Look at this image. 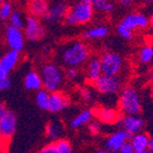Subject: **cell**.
Masks as SVG:
<instances>
[{
  "instance_id": "ab89813d",
  "label": "cell",
  "mask_w": 153,
  "mask_h": 153,
  "mask_svg": "<svg viewBox=\"0 0 153 153\" xmlns=\"http://www.w3.org/2000/svg\"><path fill=\"white\" fill-rule=\"evenodd\" d=\"M7 76H9V72L0 64V78H4Z\"/></svg>"
},
{
  "instance_id": "8d00e7d4",
  "label": "cell",
  "mask_w": 153,
  "mask_h": 153,
  "mask_svg": "<svg viewBox=\"0 0 153 153\" xmlns=\"http://www.w3.org/2000/svg\"><path fill=\"white\" fill-rule=\"evenodd\" d=\"M8 147H9V141L0 139V153L7 152L8 151Z\"/></svg>"
},
{
  "instance_id": "d6986e66",
  "label": "cell",
  "mask_w": 153,
  "mask_h": 153,
  "mask_svg": "<svg viewBox=\"0 0 153 153\" xmlns=\"http://www.w3.org/2000/svg\"><path fill=\"white\" fill-rule=\"evenodd\" d=\"M45 134L47 136V138L51 139V141L58 140V139L62 138V136L64 134V128L61 121H49L45 128Z\"/></svg>"
},
{
  "instance_id": "cb8c5ba5",
  "label": "cell",
  "mask_w": 153,
  "mask_h": 153,
  "mask_svg": "<svg viewBox=\"0 0 153 153\" xmlns=\"http://www.w3.org/2000/svg\"><path fill=\"white\" fill-rule=\"evenodd\" d=\"M108 33H109V30H108L107 26L99 25L85 31L82 33V39L85 40H102L108 36Z\"/></svg>"
},
{
  "instance_id": "ee69618b",
  "label": "cell",
  "mask_w": 153,
  "mask_h": 153,
  "mask_svg": "<svg viewBox=\"0 0 153 153\" xmlns=\"http://www.w3.org/2000/svg\"><path fill=\"white\" fill-rule=\"evenodd\" d=\"M3 1H4V0H0V7H1V4H2Z\"/></svg>"
},
{
  "instance_id": "7a4b0ae2",
  "label": "cell",
  "mask_w": 153,
  "mask_h": 153,
  "mask_svg": "<svg viewBox=\"0 0 153 153\" xmlns=\"http://www.w3.org/2000/svg\"><path fill=\"white\" fill-rule=\"evenodd\" d=\"M41 77L43 88L49 92L59 91L65 80V73L55 63H46L41 68Z\"/></svg>"
},
{
  "instance_id": "9c48e42d",
  "label": "cell",
  "mask_w": 153,
  "mask_h": 153,
  "mask_svg": "<svg viewBox=\"0 0 153 153\" xmlns=\"http://www.w3.org/2000/svg\"><path fill=\"white\" fill-rule=\"evenodd\" d=\"M116 124L118 128L125 130L131 135L141 132L145 128V121L139 115H124V117H121Z\"/></svg>"
},
{
  "instance_id": "8992f818",
  "label": "cell",
  "mask_w": 153,
  "mask_h": 153,
  "mask_svg": "<svg viewBox=\"0 0 153 153\" xmlns=\"http://www.w3.org/2000/svg\"><path fill=\"white\" fill-rule=\"evenodd\" d=\"M70 11L76 17L78 25H86V24L90 23L93 18V15H94L93 4L86 2L84 0H79V1L75 2L70 8Z\"/></svg>"
},
{
  "instance_id": "4dcf8cb0",
  "label": "cell",
  "mask_w": 153,
  "mask_h": 153,
  "mask_svg": "<svg viewBox=\"0 0 153 153\" xmlns=\"http://www.w3.org/2000/svg\"><path fill=\"white\" fill-rule=\"evenodd\" d=\"M102 124L100 121H90L88 123V131L92 136H97L102 132Z\"/></svg>"
},
{
  "instance_id": "74e56055",
  "label": "cell",
  "mask_w": 153,
  "mask_h": 153,
  "mask_svg": "<svg viewBox=\"0 0 153 153\" xmlns=\"http://www.w3.org/2000/svg\"><path fill=\"white\" fill-rule=\"evenodd\" d=\"M133 2H134V0H119V4L122 8H130Z\"/></svg>"
},
{
  "instance_id": "52a82bcc",
  "label": "cell",
  "mask_w": 153,
  "mask_h": 153,
  "mask_svg": "<svg viewBox=\"0 0 153 153\" xmlns=\"http://www.w3.org/2000/svg\"><path fill=\"white\" fill-rule=\"evenodd\" d=\"M17 126V117L12 110L9 109L0 118V139L9 141L15 134Z\"/></svg>"
},
{
  "instance_id": "b9f144b4",
  "label": "cell",
  "mask_w": 153,
  "mask_h": 153,
  "mask_svg": "<svg viewBox=\"0 0 153 153\" xmlns=\"http://www.w3.org/2000/svg\"><path fill=\"white\" fill-rule=\"evenodd\" d=\"M149 26L153 29V13H152V15L150 16V18H149Z\"/></svg>"
},
{
  "instance_id": "ffe728a7",
  "label": "cell",
  "mask_w": 153,
  "mask_h": 153,
  "mask_svg": "<svg viewBox=\"0 0 153 153\" xmlns=\"http://www.w3.org/2000/svg\"><path fill=\"white\" fill-rule=\"evenodd\" d=\"M24 86L29 91H38L43 88L41 74H39L36 71H30L26 74L24 78Z\"/></svg>"
},
{
  "instance_id": "60d3db41",
  "label": "cell",
  "mask_w": 153,
  "mask_h": 153,
  "mask_svg": "<svg viewBox=\"0 0 153 153\" xmlns=\"http://www.w3.org/2000/svg\"><path fill=\"white\" fill-rule=\"evenodd\" d=\"M148 152L150 153H153V139H151L149 140V143H148Z\"/></svg>"
},
{
  "instance_id": "44dd1931",
  "label": "cell",
  "mask_w": 153,
  "mask_h": 153,
  "mask_svg": "<svg viewBox=\"0 0 153 153\" xmlns=\"http://www.w3.org/2000/svg\"><path fill=\"white\" fill-rule=\"evenodd\" d=\"M87 63V79L88 82H94L97 77H100L103 74L102 66H101V60L100 57H92L88 59Z\"/></svg>"
},
{
  "instance_id": "277c9868",
  "label": "cell",
  "mask_w": 153,
  "mask_h": 153,
  "mask_svg": "<svg viewBox=\"0 0 153 153\" xmlns=\"http://www.w3.org/2000/svg\"><path fill=\"white\" fill-rule=\"evenodd\" d=\"M91 84L99 93L105 95L117 94L122 89V80L118 75L102 74Z\"/></svg>"
},
{
  "instance_id": "ba28073f",
  "label": "cell",
  "mask_w": 153,
  "mask_h": 153,
  "mask_svg": "<svg viewBox=\"0 0 153 153\" xmlns=\"http://www.w3.org/2000/svg\"><path fill=\"white\" fill-rule=\"evenodd\" d=\"M132 135L130 133L126 132L125 130L119 128L117 132L112 133L108 136L104 141V150L105 152H111V153H117L119 152L120 148L122 145L126 140L131 139Z\"/></svg>"
},
{
  "instance_id": "484cf974",
  "label": "cell",
  "mask_w": 153,
  "mask_h": 153,
  "mask_svg": "<svg viewBox=\"0 0 153 153\" xmlns=\"http://www.w3.org/2000/svg\"><path fill=\"white\" fill-rule=\"evenodd\" d=\"M93 8L97 12L111 13L115 10V2L112 0H97L93 3Z\"/></svg>"
},
{
  "instance_id": "8fae6325",
  "label": "cell",
  "mask_w": 153,
  "mask_h": 153,
  "mask_svg": "<svg viewBox=\"0 0 153 153\" xmlns=\"http://www.w3.org/2000/svg\"><path fill=\"white\" fill-rule=\"evenodd\" d=\"M4 38L7 45L10 47V49L18 51H23L24 45H25V36H24V32L22 31V29L9 25L5 29Z\"/></svg>"
},
{
  "instance_id": "e575fe53",
  "label": "cell",
  "mask_w": 153,
  "mask_h": 153,
  "mask_svg": "<svg viewBox=\"0 0 153 153\" xmlns=\"http://www.w3.org/2000/svg\"><path fill=\"white\" fill-rule=\"evenodd\" d=\"M12 86V82L9 78V76L4 77V78H0V92L7 91L9 90Z\"/></svg>"
},
{
  "instance_id": "ac0fdd59",
  "label": "cell",
  "mask_w": 153,
  "mask_h": 153,
  "mask_svg": "<svg viewBox=\"0 0 153 153\" xmlns=\"http://www.w3.org/2000/svg\"><path fill=\"white\" fill-rule=\"evenodd\" d=\"M130 140L134 147L135 153H148V143L150 140V137L146 133H136V134L132 135Z\"/></svg>"
},
{
  "instance_id": "3957f363",
  "label": "cell",
  "mask_w": 153,
  "mask_h": 153,
  "mask_svg": "<svg viewBox=\"0 0 153 153\" xmlns=\"http://www.w3.org/2000/svg\"><path fill=\"white\" fill-rule=\"evenodd\" d=\"M119 109L123 115H140V97L137 91L131 86L121 89L119 97Z\"/></svg>"
},
{
  "instance_id": "7402d4cb",
  "label": "cell",
  "mask_w": 153,
  "mask_h": 153,
  "mask_svg": "<svg viewBox=\"0 0 153 153\" xmlns=\"http://www.w3.org/2000/svg\"><path fill=\"white\" fill-rule=\"evenodd\" d=\"M21 51H14V49H10L9 51H7L1 58H0V64L7 71L10 73L11 71L15 69V66L17 65L18 61H19V54Z\"/></svg>"
},
{
  "instance_id": "f1b7e54d",
  "label": "cell",
  "mask_w": 153,
  "mask_h": 153,
  "mask_svg": "<svg viewBox=\"0 0 153 153\" xmlns=\"http://www.w3.org/2000/svg\"><path fill=\"white\" fill-rule=\"evenodd\" d=\"M13 12V8L11 2L9 1H3L1 7H0V19L1 21H8L10 18L11 14Z\"/></svg>"
},
{
  "instance_id": "7bdbcfd3",
  "label": "cell",
  "mask_w": 153,
  "mask_h": 153,
  "mask_svg": "<svg viewBox=\"0 0 153 153\" xmlns=\"http://www.w3.org/2000/svg\"><path fill=\"white\" fill-rule=\"evenodd\" d=\"M84 1H86V2H89V3H92V4H93L97 0H84Z\"/></svg>"
},
{
  "instance_id": "6da1fadb",
  "label": "cell",
  "mask_w": 153,
  "mask_h": 153,
  "mask_svg": "<svg viewBox=\"0 0 153 153\" xmlns=\"http://www.w3.org/2000/svg\"><path fill=\"white\" fill-rule=\"evenodd\" d=\"M59 57L66 68H79L88 61L90 49L84 42L71 41L62 46Z\"/></svg>"
},
{
  "instance_id": "836d02e7",
  "label": "cell",
  "mask_w": 153,
  "mask_h": 153,
  "mask_svg": "<svg viewBox=\"0 0 153 153\" xmlns=\"http://www.w3.org/2000/svg\"><path fill=\"white\" fill-rule=\"evenodd\" d=\"M79 71L78 68H66L65 71V76L70 79V80H75L78 77Z\"/></svg>"
},
{
  "instance_id": "d6a6232c",
  "label": "cell",
  "mask_w": 153,
  "mask_h": 153,
  "mask_svg": "<svg viewBox=\"0 0 153 153\" xmlns=\"http://www.w3.org/2000/svg\"><path fill=\"white\" fill-rule=\"evenodd\" d=\"M63 21H64V23H65L66 25H69V26H76V25H78L76 17H75L74 14H73V13L70 11V9H69V11H68V13L65 14V16H64Z\"/></svg>"
},
{
  "instance_id": "30bf717a",
  "label": "cell",
  "mask_w": 153,
  "mask_h": 153,
  "mask_svg": "<svg viewBox=\"0 0 153 153\" xmlns=\"http://www.w3.org/2000/svg\"><path fill=\"white\" fill-rule=\"evenodd\" d=\"M24 29H25L24 34L29 41H39L45 36V30H44L43 26L41 25L39 18L36 16L29 15L26 18V24L24 26Z\"/></svg>"
},
{
  "instance_id": "f546056e",
  "label": "cell",
  "mask_w": 153,
  "mask_h": 153,
  "mask_svg": "<svg viewBox=\"0 0 153 153\" xmlns=\"http://www.w3.org/2000/svg\"><path fill=\"white\" fill-rule=\"evenodd\" d=\"M78 93H79V97L80 99L82 100V102L85 103H91L92 100H93V94H92V92L90 89L86 87H80L78 89Z\"/></svg>"
},
{
  "instance_id": "7c38bea8",
  "label": "cell",
  "mask_w": 153,
  "mask_h": 153,
  "mask_svg": "<svg viewBox=\"0 0 153 153\" xmlns=\"http://www.w3.org/2000/svg\"><path fill=\"white\" fill-rule=\"evenodd\" d=\"M121 25L126 27L128 30L134 31L146 29L149 26V18L143 13H130L121 22Z\"/></svg>"
},
{
  "instance_id": "2e32d148",
  "label": "cell",
  "mask_w": 153,
  "mask_h": 153,
  "mask_svg": "<svg viewBox=\"0 0 153 153\" xmlns=\"http://www.w3.org/2000/svg\"><path fill=\"white\" fill-rule=\"evenodd\" d=\"M41 153H71L72 146L69 140L60 138L58 140L51 141L40 150Z\"/></svg>"
},
{
  "instance_id": "4fadbf2b",
  "label": "cell",
  "mask_w": 153,
  "mask_h": 153,
  "mask_svg": "<svg viewBox=\"0 0 153 153\" xmlns=\"http://www.w3.org/2000/svg\"><path fill=\"white\" fill-rule=\"evenodd\" d=\"M71 104V100H70L69 95H66L65 93L59 91L51 92V99H49V106L47 111L51 112V114H57L65 108H68Z\"/></svg>"
},
{
  "instance_id": "d590c367",
  "label": "cell",
  "mask_w": 153,
  "mask_h": 153,
  "mask_svg": "<svg viewBox=\"0 0 153 153\" xmlns=\"http://www.w3.org/2000/svg\"><path fill=\"white\" fill-rule=\"evenodd\" d=\"M119 152L120 153H135L134 147H133V145H132V143H131L130 139L126 140L124 143H123L122 147H121L120 150H119Z\"/></svg>"
},
{
  "instance_id": "5bb4252c",
  "label": "cell",
  "mask_w": 153,
  "mask_h": 153,
  "mask_svg": "<svg viewBox=\"0 0 153 153\" xmlns=\"http://www.w3.org/2000/svg\"><path fill=\"white\" fill-rule=\"evenodd\" d=\"M93 114L100 122L105 124H116L121 118L117 110L108 107H97L93 110Z\"/></svg>"
},
{
  "instance_id": "e0dca14e",
  "label": "cell",
  "mask_w": 153,
  "mask_h": 153,
  "mask_svg": "<svg viewBox=\"0 0 153 153\" xmlns=\"http://www.w3.org/2000/svg\"><path fill=\"white\" fill-rule=\"evenodd\" d=\"M48 8L49 4L47 0H28V2H27L29 15L36 16L38 18L45 17Z\"/></svg>"
},
{
  "instance_id": "603a6c76",
  "label": "cell",
  "mask_w": 153,
  "mask_h": 153,
  "mask_svg": "<svg viewBox=\"0 0 153 153\" xmlns=\"http://www.w3.org/2000/svg\"><path fill=\"white\" fill-rule=\"evenodd\" d=\"M93 110L91 109H84L80 112H78L76 116H75L73 119H72L71 123H70V126L72 128H80L85 125H88V123L93 119Z\"/></svg>"
},
{
  "instance_id": "83f0119b",
  "label": "cell",
  "mask_w": 153,
  "mask_h": 153,
  "mask_svg": "<svg viewBox=\"0 0 153 153\" xmlns=\"http://www.w3.org/2000/svg\"><path fill=\"white\" fill-rule=\"evenodd\" d=\"M9 22H10L11 26L16 27V28H19V29H23L24 26H25L23 15H22L21 12H18V11H13L10 18H9Z\"/></svg>"
},
{
  "instance_id": "9a60e30c",
  "label": "cell",
  "mask_w": 153,
  "mask_h": 153,
  "mask_svg": "<svg viewBox=\"0 0 153 153\" xmlns=\"http://www.w3.org/2000/svg\"><path fill=\"white\" fill-rule=\"evenodd\" d=\"M69 5L64 2H57L48 8L45 15V21L48 23H58L62 21L69 11Z\"/></svg>"
},
{
  "instance_id": "d4e9b609",
  "label": "cell",
  "mask_w": 153,
  "mask_h": 153,
  "mask_svg": "<svg viewBox=\"0 0 153 153\" xmlns=\"http://www.w3.org/2000/svg\"><path fill=\"white\" fill-rule=\"evenodd\" d=\"M49 99H51V92L48 90H46L45 88L38 90L36 94V102L39 108H41L42 110H48Z\"/></svg>"
},
{
  "instance_id": "5b68a950",
  "label": "cell",
  "mask_w": 153,
  "mask_h": 153,
  "mask_svg": "<svg viewBox=\"0 0 153 153\" xmlns=\"http://www.w3.org/2000/svg\"><path fill=\"white\" fill-rule=\"evenodd\" d=\"M102 73L107 75H118L122 70L123 60L121 56L114 51H105L100 57Z\"/></svg>"
},
{
  "instance_id": "4316f807",
  "label": "cell",
  "mask_w": 153,
  "mask_h": 153,
  "mask_svg": "<svg viewBox=\"0 0 153 153\" xmlns=\"http://www.w3.org/2000/svg\"><path fill=\"white\" fill-rule=\"evenodd\" d=\"M139 61L143 64L150 63L153 60V46L151 45H145L143 46L139 51Z\"/></svg>"
},
{
  "instance_id": "1f68e13d",
  "label": "cell",
  "mask_w": 153,
  "mask_h": 153,
  "mask_svg": "<svg viewBox=\"0 0 153 153\" xmlns=\"http://www.w3.org/2000/svg\"><path fill=\"white\" fill-rule=\"evenodd\" d=\"M117 32H118V34L122 39H124V40H131V39L133 38V33H134L133 31L128 30L126 27L121 25L120 23L118 24V26H117Z\"/></svg>"
},
{
  "instance_id": "f35d334b",
  "label": "cell",
  "mask_w": 153,
  "mask_h": 153,
  "mask_svg": "<svg viewBox=\"0 0 153 153\" xmlns=\"http://www.w3.org/2000/svg\"><path fill=\"white\" fill-rule=\"evenodd\" d=\"M8 110H9V108L7 107V105H5L4 103L0 102V118L2 117V116L4 115L5 112L8 111Z\"/></svg>"
}]
</instances>
